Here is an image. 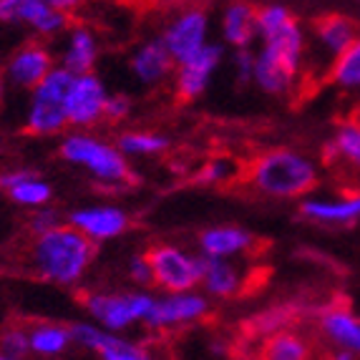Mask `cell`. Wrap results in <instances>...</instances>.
<instances>
[{
	"mask_svg": "<svg viewBox=\"0 0 360 360\" xmlns=\"http://www.w3.org/2000/svg\"><path fill=\"white\" fill-rule=\"evenodd\" d=\"M0 98H3V78H0Z\"/></svg>",
	"mask_w": 360,
	"mask_h": 360,
	"instance_id": "cell-42",
	"label": "cell"
},
{
	"mask_svg": "<svg viewBox=\"0 0 360 360\" xmlns=\"http://www.w3.org/2000/svg\"><path fill=\"white\" fill-rule=\"evenodd\" d=\"M167 146H169L167 136H162V134H149V131H129V134H121V139H119V151L129 156L156 154V151H164Z\"/></svg>",
	"mask_w": 360,
	"mask_h": 360,
	"instance_id": "cell-28",
	"label": "cell"
},
{
	"mask_svg": "<svg viewBox=\"0 0 360 360\" xmlns=\"http://www.w3.org/2000/svg\"><path fill=\"white\" fill-rule=\"evenodd\" d=\"M333 146L338 149V156H342L345 162L360 169V127L353 121L340 124L333 136Z\"/></svg>",
	"mask_w": 360,
	"mask_h": 360,
	"instance_id": "cell-29",
	"label": "cell"
},
{
	"mask_svg": "<svg viewBox=\"0 0 360 360\" xmlns=\"http://www.w3.org/2000/svg\"><path fill=\"white\" fill-rule=\"evenodd\" d=\"M71 330L60 325H36L30 330V350L38 355H58L68 348L71 342Z\"/></svg>",
	"mask_w": 360,
	"mask_h": 360,
	"instance_id": "cell-26",
	"label": "cell"
},
{
	"mask_svg": "<svg viewBox=\"0 0 360 360\" xmlns=\"http://www.w3.org/2000/svg\"><path fill=\"white\" fill-rule=\"evenodd\" d=\"M290 18H292V13L285 6H280V3H270V6L257 8V33L262 38L272 36V33L283 28Z\"/></svg>",
	"mask_w": 360,
	"mask_h": 360,
	"instance_id": "cell-30",
	"label": "cell"
},
{
	"mask_svg": "<svg viewBox=\"0 0 360 360\" xmlns=\"http://www.w3.org/2000/svg\"><path fill=\"white\" fill-rule=\"evenodd\" d=\"M330 360H355V355H353V353H348V350H338V353L333 355Z\"/></svg>",
	"mask_w": 360,
	"mask_h": 360,
	"instance_id": "cell-39",
	"label": "cell"
},
{
	"mask_svg": "<svg viewBox=\"0 0 360 360\" xmlns=\"http://www.w3.org/2000/svg\"><path fill=\"white\" fill-rule=\"evenodd\" d=\"M202 285L210 295L217 297H229L240 288V272L234 270L227 259H214V257H202Z\"/></svg>",
	"mask_w": 360,
	"mask_h": 360,
	"instance_id": "cell-23",
	"label": "cell"
},
{
	"mask_svg": "<svg viewBox=\"0 0 360 360\" xmlns=\"http://www.w3.org/2000/svg\"><path fill=\"white\" fill-rule=\"evenodd\" d=\"M96 38L89 28H73L68 46L63 51V71H68L71 76H89L94 63H96Z\"/></svg>",
	"mask_w": 360,
	"mask_h": 360,
	"instance_id": "cell-20",
	"label": "cell"
},
{
	"mask_svg": "<svg viewBox=\"0 0 360 360\" xmlns=\"http://www.w3.org/2000/svg\"><path fill=\"white\" fill-rule=\"evenodd\" d=\"M302 217L323 224H350L360 219V194L338 199V202H323V199H307L300 207Z\"/></svg>",
	"mask_w": 360,
	"mask_h": 360,
	"instance_id": "cell-18",
	"label": "cell"
},
{
	"mask_svg": "<svg viewBox=\"0 0 360 360\" xmlns=\"http://www.w3.org/2000/svg\"><path fill=\"white\" fill-rule=\"evenodd\" d=\"M250 181L262 194L280 199L302 197L318 184V169L307 156L290 149L267 151L252 164Z\"/></svg>",
	"mask_w": 360,
	"mask_h": 360,
	"instance_id": "cell-2",
	"label": "cell"
},
{
	"mask_svg": "<svg viewBox=\"0 0 360 360\" xmlns=\"http://www.w3.org/2000/svg\"><path fill=\"white\" fill-rule=\"evenodd\" d=\"M350 121H353V124H358V127H360V101L355 103V108H353V116H350Z\"/></svg>",
	"mask_w": 360,
	"mask_h": 360,
	"instance_id": "cell-40",
	"label": "cell"
},
{
	"mask_svg": "<svg viewBox=\"0 0 360 360\" xmlns=\"http://www.w3.org/2000/svg\"><path fill=\"white\" fill-rule=\"evenodd\" d=\"M224 41L237 46V51H245L252 38L257 36V8L247 3H232L222 15Z\"/></svg>",
	"mask_w": 360,
	"mask_h": 360,
	"instance_id": "cell-19",
	"label": "cell"
},
{
	"mask_svg": "<svg viewBox=\"0 0 360 360\" xmlns=\"http://www.w3.org/2000/svg\"><path fill=\"white\" fill-rule=\"evenodd\" d=\"M94 259V242L76 227H56L33 245V264L46 280L60 285L76 283Z\"/></svg>",
	"mask_w": 360,
	"mask_h": 360,
	"instance_id": "cell-1",
	"label": "cell"
},
{
	"mask_svg": "<svg viewBox=\"0 0 360 360\" xmlns=\"http://www.w3.org/2000/svg\"><path fill=\"white\" fill-rule=\"evenodd\" d=\"M98 355H101L103 360H149L141 350L136 348V345L121 340V338H116V335H114V340H111V345L103 348Z\"/></svg>",
	"mask_w": 360,
	"mask_h": 360,
	"instance_id": "cell-33",
	"label": "cell"
},
{
	"mask_svg": "<svg viewBox=\"0 0 360 360\" xmlns=\"http://www.w3.org/2000/svg\"><path fill=\"white\" fill-rule=\"evenodd\" d=\"M262 51L270 53L272 58H277L288 71H292L297 76L302 51H305V33H302V25L295 20V15L280 30H275L272 36L264 38Z\"/></svg>",
	"mask_w": 360,
	"mask_h": 360,
	"instance_id": "cell-13",
	"label": "cell"
},
{
	"mask_svg": "<svg viewBox=\"0 0 360 360\" xmlns=\"http://www.w3.org/2000/svg\"><path fill=\"white\" fill-rule=\"evenodd\" d=\"M330 78H333V84L345 91L360 89V36L355 38L353 46H350L345 53L333 60Z\"/></svg>",
	"mask_w": 360,
	"mask_h": 360,
	"instance_id": "cell-25",
	"label": "cell"
},
{
	"mask_svg": "<svg viewBox=\"0 0 360 360\" xmlns=\"http://www.w3.org/2000/svg\"><path fill=\"white\" fill-rule=\"evenodd\" d=\"M73 76L63 68H53L38 89H33L28 108V129L33 134H58L68 124V91Z\"/></svg>",
	"mask_w": 360,
	"mask_h": 360,
	"instance_id": "cell-4",
	"label": "cell"
},
{
	"mask_svg": "<svg viewBox=\"0 0 360 360\" xmlns=\"http://www.w3.org/2000/svg\"><path fill=\"white\" fill-rule=\"evenodd\" d=\"M156 297L149 292H131V295H89L86 310L106 328V330H124L136 320L149 318L154 310Z\"/></svg>",
	"mask_w": 360,
	"mask_h": 360,
	"instance_id": "cell-5",
	"label": "cell"
},
{
	"mask_svg": "<svg viewBox=\"0 0 360 360\" xmlns=\"http://www.w3.org/2000/svg\"><path fill=\"white\" fill-rule=\"evenodd\" d=\"M146 257H149L151 272H154V283H159L172 295L189 292L194 285L202 283V264H199V259L189 257L176 247H154Z\"/></svg>",
	"mask_w": 360,
	"mask_h": 360,
	"instance_id": "cell-6",
	"label": "cell"
},
{
	"mask_svg": "<svg viewBox=\"0 0 360 360\" xmlns=\"http://www.w3.org/2000/svg\"><path fill=\"white\" fill-rule=\"evenodd\" d=\"M295 73L280 63L277 58H272L270 53L259 51L257 60H255V84L267 94H288L295 84Z\"/></svg>",
	"mask_w": 360,
	"mask_h": 360,
	"instance_id": "cell-24",
	"label": "cell"
},
{
	"mask_svg": "<svg viewBox=\"0 0 360 360\" xmlns=\"http://www.w3.org/2000/svg\"><path fill=\"white\" fill-rule=\"evenodd\" d=\"M0 360H18V358H8V355H3V353H0Z\"/></svg>",
	"mask_w": 360,
	"mask_h": 360,
	"instance_id": "cell-41",
	"label": "cell"
},
{
	"mask_svg": "<svg viewBox=\"0 0 360 360\" xmlns=\"http://www.w3.org/2000/svg\"><path fill=\"white\" fill-rule=\"evenodd\" d=\"M174 66V58L169 56L167 46H164L162 38L156 41H146L136 53L131 56V71L134 76L141 81V84H159L169 76Z\"/></svg>",
	"mask_w": 360,
	"mask_h": 360,
	"instance_id": "cell-14",
	"label": "cell"
},
{
	"mask_svg": "<svg viewBox=\"0 0 360 360\" xmlns=\"http://www.w3.org/2000/svg\"><path fill=\"white\" fill-rule=\"evenodd\" d=\"M207 310H210V305H207L205 297H199L194 292H179L172 295V297H164V300H156L154 310L146 318V325H151V328H169V325L192 323V320L205 318Z\"/></svg>",
	"mask_w": 360,
	"mask_h": 360,
	"instance_id": "cell-12",
	"label": "cell"
},
{
	"mask_svg": "<svg viewBox=\"0 0 360 360\" xmlns=\"http://www.w3.org/2000/svg\"><path fill=\"white\" fill-rule=\"evenodd\" d=\"M234 176V164L229 162L227 156H219V159H212L202 172H199L197 179L205 181V184H217V181H224Z\"/></svg>",
	"mask_w": 360,
	"mask_h": 360,
	"instance_id": "cell-32",
	"label": "cell"
},
{
	"mask_svg": "<svg viewBox=\"0 0 360 360\" xmlns=\"http://www.w3.org/2000/svg\"><path fill=\"white\" fill-rule=\"evenodd\" d=\"M0 353L8 358H23L25 353H30V333L20 330V328H11L0 335Z\"/></svg>",
	"mask_w": 360,
	"mask_h": 360,
	"instance_id": "cell-31",
	"label": "cell"
},
{
	"mask_svg": "<svg viewBox=\"0 0 360 360\" xmlns=\"http://www.w3.org/2000/svg\"><path fill=\"white\" fill-rule=\"evenodd\" d=\"M106 89L94 73L73 76L71 91H68V124H73V127L96 124L106 111Z\"/></svg>",
	"mask_w": 360,
	"mask_h": 360,
	"instance_id": "cell-8",
	"label": "cell"
},
{
	"mask_svg": "<svg viewBox=\"0 0 360 360\" xmlns=\"http://www.w3.org/2000/svg\"><path fill=\"white\" fill-rule=\"evenodd\" d=\"M20 0H0V23H18Z\"/></svg>",
	"mask_w": 360,
	"mask_h": 360,
	"instance_id": "cell-38",
	"label": "cell"
},
{
	"mask_svg": "<svg viewBox=\"0 0 360 360\" xmlns=\"http://www.w3.org/2000/svg\"><path fill=\"white\" fill-rule=\"evenodd\" d=\"M252 245V234L242 227H214L207 229L199 240V247L205 257H214V259H224L229 255H237L242 250Z\"/></svg>",
	"mask_w": 360,
	"mask_h": 360,
	"instance_id": "cell-21",
	"label": "cell"
},
{
	"mask_svg": "<svg viewBox=\"0 0 360 360\" xmlns=\"http://www.w3.org/2000/svg\"><path fill=\"white\" fill-rule=\"evenodd\" d=\"M219 60H222V46L207 43L199 53H194L189 60L179 63V71H176V96L181 101H192V98L202 96L207 84H210L212 71L219 66Z\"/></svg>",
	"mask_w": 360,
	"mask_h": 360,
	"instance_id": "cell-10",
	"label": "cell"
},
{
	"mask_svg": "<svg viewBox=\"0 0 360 360\" xmlns=\"http://www.w3.org/2000/svg\"><path fill=\"white\" fill-rule=\"evenodd\" d=\"M255 60H257V56L250 53V51H237V56H234V66H237V76H240V81H250V78H255Z\"/></svg>",
	"mask_w": 360,
	"mask_h": 360,
	"instance_id": "cell-36",
	"label": "cell"
},
{
	"mask_svg": "<svg viewBox=\"0 0 360 360\" xmlns=\"http://www.w3.org/2000/svg\"><path fill=\"white\" fill-rule=\"evenodd\" d=\"M129 272L136 283L146 285V283H154V272H151V264H149V257L141 255V257H134L131 264H129Z\"/></svg>",
	"mask_w": 360,
	"mask_h": 360,
	"instance_id": "cell-37",
	"label": "cell"
},
{
	"mask_svg": "<svg viewBox=\"0 0 360 360\" xmlns=\"http://www.w3.org/2000/svg\"><path fill=\"white\" fill-rule=\"evenodd\" d=\"M71 227L86 234L91 242H106L127 232L129 219L119 207H86L71 214Z\"/></svg>",
	"mask_w": 360,
	"mask_h": 360,
	"instance_id": "cell-11",
	"label": "cell"
},
{
	"mask_svg": "<svg viewBox=\"0 0 360 360\" xmlns=\"http://www.w3.org/2000/svg\"><path fill=\"white\" fill-rule=\"evenodd\" d=\"M0 186L11 194L13 202H18L23 207H38L49 205V199L53 197L49 181L38 179L33 172H11V174L0 176Z\"/></svg>",
	"mask_w": 360,
	"mask_h": 360,
	"instance_id": "cell-15",
	"label": "cell"
},
{
	"mask_svg": "<svg viewBox=\"0 0 360 360\" xmlns=\"http://www.w3.org/2000/svg\"><path fill=\"white\" fill-rule=\"evenodd\" d=\"M129 111H131V101L124 94H114V96H108L103 116H108L111 121H119V119H127Z\"/></svg>",
	"mask_w": 360,
	"mask_h": 360,
	"instance_id": "cell-34",
	"label": "cell"
},
{
	"mask_svg": "<svg viewBox=\"0 0 360 360\" xmlns=\"http://www.w3.org/2000/svg\"><path fill=\"white\" fill-rule=\"evenodd\" d=\"M325 335L330 338L340 350L360 355V320L345 307H330L320 318Z\"/></svg>",
	"mask_w": 360,
	"mask_h": 360,
	"instance_id": "cell-17",
	"label": "cell"
},
{
	"mask_svg": "<svg viewBox=\"0 0 360 360\" xmlns=\"http://www.w3.org/2000/svg\"><path fill=\"white\" fill-rule=\"evenodd\" d=\"M30 227H33V232L41 237V234L53 232V229L60 227V224H58V217H56L53 210H38L36 217L30 219Z\"/></svg>",
	"mask_w": 360,
	"mask_h": 360,
	"instance_id": "cell-35",
	"label": "cell"
},
{
	"mask_svg": "<svg viewBox=\"0 0 360 360\" xmlns=\"http://www.w3.org/2000/svg\"><path fill=\"white\" fill-rule=\"evenodd\" d=\"M53 71V56L41 43H28L8 60V81L20 89H38Z\"/></svg>",
	"mask_w": 360,
	"mask_h": 360,
	"instance_id": "cell-9",
	"label": "cell"
},
{
	"mask_svg": "<svg viewBox=\"0 0 360 360\" xmlns=\"http://www.w3.org/2000/svg\"><path fill=\"white\" fill-rule=\"evenodd\" d=\"M307 355L310 350H307L305 340L290 335V333H277L264 345V360H307Z\"/></svg>",
	"mask_w": 360,
	"mask_h": 360,
	"instance_id": "cell-27",
	"label": "cell"
},
{
	"mask_svg": "<svg viewBox=\"0 0 360 360\" xmlns=\"http://www.w3.org/2000/svg\"><path fill=\"white\" fill-rule=\"evenodd\" d=\"M60 156L71 164L86 167L98 181H106V184L119 186L127 184V181H134L131 169H129L124 154L119 149H114V146L103 144V141L86 136V134L68 136L60 144Z\"/></svg>",
	"mask_w": 360,
	"mask_h": 360,
	"instance_id": "cell-3",
	"label": "cell"
},
{
	"mask_svg": "<svg viewBox=\"0 0 360 360\" xmlns=\"http://www.w3.org/2000/svg\"><path fill=\"white\" fill-rule=\"evenodd\" d=\"M315 38L330 56H342L353 46L358 38V28L350 18L338 15V13H328L323 18L315 20Z\"/></svg>",
	"mask_w": 360,
	"mask_h": 360,
	"instance_id": "cell-16",
	"label": "cell"
},
{
	"mask_svg": "<svg viewBox=\"0 0 360 360\" xmlns=\"http://www.w3.org/2000/svg\"><path fill=\"white\" fill-rule=\"evenodd\" d=\"M207 33H210V18L205 11L194 8V11H184L181 15H176L167 25L162 41L174 63H184L207 46Z\"/></svg>",
	"mask_w": 360,
	"mask_h": 360,
	"instance_id": "cell-7",
	"label": "cell"
},
{
	"mask_svg": "<svg viewBox=\"0 0 360 360\" xmlns=\"http://www.w3.org/2000/svg\"><path fill=\"white\" fill-rule=\"evenodd\" d=\"M20 20L43 36H51L66 28L68 13L56 8L53 0H20Z\"/></svg>",
	"mask_w": 360,
	"mask_h": 360,
	"instance_id": "cell-22",
	"label": "cell"
}]
</instances>
